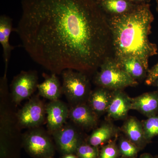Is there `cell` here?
<instances>
[{
    "label": "cell",
    "instance_id": "obj_31",
    "mask_svg": "<svg viewBox=\"0 0 158 158\" xmlns=\"http://www.w3.org/2000/svg\"><path fill=\"white\" fill-rule=\"evenodd\" d=\"M118 158H125V157H121Z\"/></svg>",
    "mask_w": 158,
    "mask_h": 158
},
{
    "label": "cell",
    "instance_id": "obj_12",
    "mask_svg": "<svg viewBox=\"0 0 158 158\" xmlns=\"http://www.w3.org/2000/svg\"><path fill=\"white\" fill-rule=\"evenodd\" d=\"M131 110V98L122 90H113L107 111L108 117L114 120H121L127 118Z\"/></svg>",
    "mask_w": 158,
    "mask_h": 158
},
{
    "label": "cell",
    "instance_id": "obj_10",
    "mask_svg": "<svg viewBox=\"0 0 158 158\" xmlns=\"http://www.w3.org/2000/svg\"><path fill=\"white\" fill-rule=\"evenodd\" d=\"M69 110L67 105L59 99L51 101L46 106L47 126L51 134L65 124Z\"/></svg>",
    "mask_w": 158,
    "mask_h": 158
},
{
    "label": "cell",
    "instance_id": "obj_4",
    "mask_svg": "<svg viewBox=\"0 0 158 158\" xmlns=\"http://www.w3.org/2000/svg\"><path fill=\"white\" fill-rule=\"evenodd\" d=\"M99 69L93 80L98 87L113 91L138 85V82L124 71L113 57L106 59Z\"/></svg>",
    "mask_w": 158,
    "mask_h": 158
},
{
    "label": "cell",
    "instance_id": "obj_19",
    "mask_svg": "<svg viewBox=\"0 0 158 158\" xmlns=\"http://www.w3.org/2000/svg\"><path fill=\"white\" fill-rule=\"evenodd\" d=\"M117 132V129L112 123H104L92 132L87 142L92 146L98 147L111 141Z\"/></svg>",
    "mask_w": 158,
    "mask_h": 158
},
{
    "label": "cell",
    "instance_id": "obj_11",
    "mask_svg": "<svg viewBox=\"0 0 158 158\" xmlns=\"http://www.w3.org/2000/svg\"><path fill=\"white\" fill-rule=\"evenodd\" d=\"M69 118L76 125L90 129L97 124L98 116L86 103L72 106L69 109Z\"/></svg>",
    "mask_w": 158,
    "mask_h": 158
},
{
    "label": "cell",
    "instance_id": "obj_23",
    "mask_svg": "<svg viewBox=\"0 0 158 158\" xmlns=\"http://www.w3.org/2000/svg\"><path fill=\"white\" fill-rule=\"evenodd\" d=\"M98 147L92 146L88 142H83L77 150L75 154L78 158H98Z\"/></svg>",
    "mask_w": 158,
    "mask_h": 158
},
{
    "label": "cell",
    "instance_id": "obj_28",
    "mask_svg": "<svg viewBox=\"0 0 158 158\" xmlns=\"http://www.w3.org/2000/svg\"><path fill=\"white\" fill-rule=\"evenodd\" d=\"M139 158H154L150 154L145 153L141 154Z\"/></svg>",
    "mask_w": 158,
    "mask_h": 158
},
{
    "label": "cell",
    "instance_id": "obj_33",
    "mask_svg": "<svg viewBox=\"0 0 158 158\" xmlns=\"http://www.w3.org/2000/svg\"><path fill=\"white\" fill-rule=\"evenodd\" d=\"M156 158H158V156H157L156 157Z\"/></svg>",
    "mask_w": 158,
    "mask_h": 158
},
{
    "label": "cell",
    "instance_id": "obj_18",
    "mask_svg": "<svg viewBox=\"0 0 158 158\" xmlns=\"http://www.w3.org/2000/svg\"><path fill=\"white\" fill-rule=\"evenodd\" d=\"M108 17L118 16L127 13L137 6L129 0H96Z\"/></svg>",
    "mask_w": 158,
    "mask_h": 158
},
{
    "label": "cell",
    "instance_id": "obj_1",
    "mask_svg": "<svg viewBox=\"0 0 158 158\" xmlns=\"http://www.w3.org/2000/svg\"><path fill=\"white\" fill-rule=\"evenodd\" d=\"M16 28L31 59L52 73H95L113 57L109 19L96 0H21Z\"/></svg>",
    "mask_w": 158,
    "mask_h": 158
},
{
    "label": "cell",
    "instance_id": "obj_21",
    "mask_svg": "<svg viewBox=\"0 0 158 158\" xmlns=\"http://www.w3.org/2000/svg\"><path fill=\"white\" fill-rule=\"evenodd\" d=\"M120 156L123 157L136 158L141 150L126 137H121L118 144Z\"/></svg>",
    "mask_w": 158,
    "mask_h": 158
},
{
    "label": "cell",
    "instance_id": "obj_24",
    "mask_svg": "<svg viewBox=\"0 0 158 158\" xmlns=\"http://www.w3.org/2000/svg\"><path fill=\"white\" fill-rule=\"evenodd\" d=\"M120 156L118 145L115 141H110L103 145L98 158H118Z\"/></svg>",
    "mask_w": 158,
    "mask_h": 158
},
{
    "label": "cell",
    "instance_id": "obj_7",
    "mask_svg": "<svg viewBox=\"0 0 158 158\" xmlns=\"http://www.w3.org/2000/svg\"><path fill=\"white\" fill-rule=\"evenodd\" d=\"M40 95L31 98L17 112L18 121L21 128L40 127L46 120V106Z\"/></svg>",
    "mask_w": 158,
    "mask_h": 158
},
{
    "label": "cell",
    "instance_id": "obj_9",
    "mask_svg": "<svg viewBox=\"0 0 158 158\" xmlns=\"http://www.w3.org/2000/svg\"><path fill=\"white\" fill-rule=\"evenodd\" d=\"M56 148L63 155L75 154L82 142L81 135L75 127L70 124H65L52 134Z\"/></svg>",
    "mask_w": 158,
    "mask_h": 158
},
{
    "label": "cell",
    "instance_id": "obj_20",
    "mask_svg": "<svg viewBox=\"0 0 158 158\" xmlns=\"http://www.w3.org/2000/svg\"><path fill=\"white\" fill-rule=\"evenodd\" d=\"M117 63L124 71L137 81L147 77L148 71L137 58L127 57L122 59Z\"/></svg>",
    "mask_w": 158,
    "mask_h": 158
},
{
    "label": "cell",
    "instance_id": "obj_5",
    "mask_svg": "<svg viewBox=\"0 0 158 158\" xmlns=\"http://www.w3.org/2000/svg\"><path fill=\"white\" fill-rule=\"evenodd\" d=\"M62 92L69 102L74 105L86 103L91 93V85L86 74L66 69L61 73Z\"/></svg>",
    "mask_w": 158,
    "mask_h": 158
},
{
    "label": "cell",
    "instance_id": "obj_16",
    "mask_svg": "<svg viewBox=\"0 0 158 158\" xmlns=\"http://www.w3.org/2000/svg\"><path fill=\"white\" fill-rule=\"evenodd\" d=\"M44 80L37 86L38 94L50 101L57 100L63 94L61 85L57 74L52 73L51 75L43 74Z\"/></svg>",
    "mask_w": 158,
    "mask_h": 158
},
{
    "label": "cell",
    "instance_id": "obj_14",
    "mask_svg": "<svg viewBox=\"0 0 158 158\" xmlns=\"http://www.w3.org/2000/svg\"><path fill=\"white\" fill-rule=\"evenodd\" d=\"M12 26V20L11 18L6 15H1L0 17V43L3 48V58L5 64V75H7L11 51L15 48V47L11 45L9 42L10 35L11 32L14 31V30Z\"/></svg>",
    "mask_w": 158,
    "mask_h": 158
},
{
    "label": "cell",
    "instance_id": "obj_29",
    "mask_svg": "<svg viewBox=\"0 0 158 158\" xmlns=\"http://www.w3.org/2000/svg\"><path fill=\"white\" fill-rule=\"evenodd\" d=\"M152 85H155L158 88V77L156 79V81H155L154 83Z\"/></svg>",
    "mask_w": 158,
    "mask_h": 158
},
{
    "label": "cell",
    "instance_id": "obj_26",
    "mask_svg": "<svg viewBox=\"0 0 158 158\" xmlns=\"http://www.w3.org/2000/svg\"><path fill=\"white\" fill-rule=\"evenodd\" d=\"M129 1L137 5H141V4H149L151 0H129Z\"/></svg>",
    "mask_w": 158,
    "mask_h": 158
},
{
    "label": "cell",
    "instance_id": "obj_15",
    "mask_svg": "<svg viewBox=\"0 0 158 158\" xmlns=\"http://www.w3.org/2000/svg\"><path fill=\"white\" fill-rule=\"evenodd\" d=\"M122 130L125 137L140 150L143 149L146 146L148 143L144 138L142 123L136 117L127 118L123 123Z\"/></svg>",
    "mask_w": 158,
    "mask_h": 158
},
{
    "label": "cell",
    "instance_id": "obj_8",
    "mask_svg": "<svg viewBox=\"0 0 158 158\" xmlns=\"http://www.w3.org/2000/svg\"><path fill=\"white\" fill-rule=\"evenodd\" d=\"M38 74L36 71H22L11 81V96L15 105L29 98L37 89Z\"/></svg>",
    "mask_w": 158,
    "mask_h": 158
},
{
    "label": "cell",
    "instance_id": "obj_30",
    "mask_svg": "<svg viewBox=\"0 0 158 158\" xmlns=\"http://www.w3.org/2000/svg\"><path fill=\"white\" fill-rule=\"evenodd\" d=\"M156 11H158V0H156Z\"/></svg>",
    "mask_w": 158,
    "mask_h": 158
},
{
    "label": "cell",
    "instance_id": "obj_25",
    "mask_svg": "<svg viewBox=\"0 0 158 158\" xmlns=\"http://www.w3.org/2000/svg\"><path fill=\"white\" fill-rule=\"evenodd\" d=\"M158 77V62L155 65L149 69L147 77L145 80V84L147 85H152L154 83Z\"/></svg>",
    "mask_w": 158,
    "mask_h": 158
},
{
    "label": "cell",
    "instance_id": "obj_6",
    "mask_svg": "<svg viewBox=\"0 0 158 158\" xmlns=\"http://www.w3.org/2000/svg\"><path fill=\"white\" fill-rule=\"evenodd\" d=\"M23 148L34 158L53 157L56 145L48 134L39 127L29 129L23 134Z\"/></svg>",
    "mask_w": 158,
    "mask_h": 158
},
{
    "label": "cell",
    "instance_id": "obj_2",
    "mask_svg": "<svg viewBox=\"0 0 158 158\" xmlns=\"http://www.w3.org/2000/svg\"><path fill=\"white\" fill-rule=\"evenodd\" d=\"M108 17L114 59L118 62L127 57H135L149 70L148 60L157 54L158 50L156 44L149 40L154 20L150 4L138 5L125 14Z\"/></svg>",
    "mask_w": 158,
    "mask_h": 158
},
{
    "label": "cell",
    "instance_id": "obj_27",
    "mask_svg": "<svg viewBox=\"0 0 158 158\" xmlns=\"http://www.w3.org/2000/svg\"><path fill=\"white\" fill-rule=\"evenodd\" d=\"M61 158H78L75 154H67L63 155Z\"/></svg>",
    "mask_w": 158,
    "mask_h": 158
},
{
    "label": "cell",
    "instance_id": "obj_3",
    "mask_svg": "<svg viewBox=\"0 0 158 158\" xmlns=\"http://www.w3.org/2000/svg\"><path fill=\"white\" fill-rule=\"evenodd\" d=\"M0 158H20L23 148L15 104L9 93L7 77L0 81Z\"/></svg>",
    "mask_w": 158,
    "mask_h": 158
},
{
    "label": "cell",
    "instance_id": "obj_32",
    "mask_svg": "<svg viewBox=\"0 0 158 158\" xmlns=\"http://www.w3.org/2000/svg\"><path fill=\"white\" fill-rule=\"evenodd\" d=\"M54 158L53 157H51V158Z\"/></svg>",
    "mask_w": 158,
    "mask_h": 158
},
{
    "label": "cell",
    "instance_id": "obj_22",
    "mask_svg": "<svg viewBox=\"0 0 158 158\" xmlns=\"http://www.w3.org/2000/svg\"><path fill=\"white\" fill-rule=\"evenodd\" d=\"M144 138L149 143L154 137L158 135V116L148 117L142 123Z\"/></svg>",
    "mask_w": 158,
    "mask_h": 158
},
{
    "label": "cell",
    "instance_id": "obj_17",
    "mask_svg": "<svg viewBox=\"0 0 158 158\" xmlns=\"http://www.w3.org/2000/svg\"><path fill=\"white\" fill-rule=\"evenodd\" d=\"M110 91L98 87L90 93L88 104L98 116L107 113L112 98V92Z\"/></svg>",
    "mask_w": 158,
    "mask_h": 158
},
{
    "label": "cell",
    "instance_id": "obj_13",
    "mask_svg": "<svg viewBox=\"0 0 158 158\" xmlns=\"http://www.w3.org/2000/svg\"><path fill=\"white\" fill-rule=\"evenodd\" d=\"M131 110H135L148 118L158 112V92H147L131 98Z\"/></svg>",
    "mask_w": 158,
    "mask_h": 158
}]
</instances>
